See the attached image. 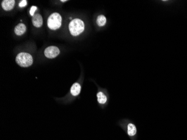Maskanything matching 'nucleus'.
<instances>
[{"mask_svg":"<svg viewBox=\"0 0 187 140\" xmlns=\"http://www.w3.org/2000/svg\"><path fill=\"white\" fill-rule=\"evenodd\" d=\"M85 24L84 21L79 19L72 20L69 24V30L73 36H77L84 31Z\"/></svg>","mask_w":187,"mask_h":140,"instance_id":"1","label":"nucleus"},{"mask_svg":"<svg viewBox=\"0 0 187 140\" xmlns=\"http://www.w3.org/2000/svg\"><path fill=\"white\" fill-rule=\"evenodd\" d=\"M16 62L22 67H28L32 65L33 59L29 53L21 52L16 57Z\"/></svg>","mask_w":187,"mask_h":140,"instance_id":"2","label":"nucleus"},{"mask_svg":"<svg viewBox=\"0 0 187 140\" xmlns=\"http://www.w3.org/2000/svg\"><path fill=\"white\" fill-rule=\"evenodd\" d=\"M62 25V17L59 14L54 12L51 15L47 20L48 28L51 30L59 29Z\"/></svg>","mask_w":187,"mask_h":140,"instance_id":"3","label":"nucleus"},{"mask_svg":"<svg viewBox=\"0 0 187 140\" xmlns=\"http://www.w3.org/2000/svg\"><path fill=\"white\" fill-rule=\"evenodd\" d=\"M60 53L59 49L56 46H49L46 48L44 51V55L48 58H55Z\"/></svg>","mask_w":187,"mask_h":140,"instance_id":"4","label":"nucleus"},{"mask_svg":"<svg viewBox=\"0 0 187 140\" xmlns=\"http://www.w3.org/2000/svg\"><path fill=\"white\" fill-rule=\"evenodd\" d=\"M15 1L14 0H4L2 2V7L5 11H10L14 7Z\"/></svg>","mask_w":187,"mask_h":140,"instance_id":"5","label":"nucleus"},{"mask_svg":"<svg viewBox=\"0 0 187 140\" xmlns=\"http://www.w3.org/2000/svg\"><path fill=\"white\" fill-rule=\"evenodd\" d=\"M32 23L36 28H40L43 25V18L40 14H35L32 18Z\"/></svg>","mask_w":187,"mask_h":140,"instance_id":"6","label":"nucleus"},{"mask_svg":"<svg viewBox=\"0 0 187 140\" xmlns=\"http://www.w3.org/2000/svg\"><path fill=\"white\" fill-rule=\"evenodd\" d=\"M26 31V27L24 24H19L16 25L15 28V33L19 36L24 34Z\"/></svg>","mask_w":187,"mask_h":140,"instance_id":"7","label":"nucleus"},{"mask_svg":"<svg viewBox=\"0 0 187 140\" xmlns=\"http://www.w3.org/2000/svg\"><path fill=\"white\" fill-rule=\"evenodd\" d=\"M71 93L73 96L76 97L81 92V86L78 83H75L72 85L70 90Z\"/></svg>","mask_w":187,"mask_h":140,"instance_id":"8","label":"nucleus"},{"mask_svg":"<svg viewBox=\"0 0 187 140\" xmlns=\"http://www.w3.org/2000/svg\"><path fill=\"white\" fill-rule=\"evenodd\" d=\"M127 133L130 136H134L137 133L136 126L132 123H129L127 126Z\"/></svg>","mask_w":187,"mask_h":140,"instance_id":"9","label":"nucleus"},{"mask_svg":"<svg viewBox=\"0 0 187 140\" xmlns=\"http://www.w3.org/2000/svg\"><path fill=\"white\" fill-rule=\"evenodd\" d=\"M97 99L99 103L101 104H104L107 101V97L103 92H99L97 94Z\"/></svg>","mask_w":187,"mask_h":140,"instance_id":"10","label":"nucleus"},{"mask_svg":"<svg viewBox=\"0 0 187 140\" xmlns=\"http://www.w3.org/2000/svg\"><path fill=\"white\" fill-rule=\"evenodd\" d=\"M96 23H97V24L99 26H104L106 23V19L105 16H104L103 15H99L97 18Z\"/></svg>","mask_w":187,"mask_h":140,"instance_id":"11","label":"nucleus"},{"mask_svg":"<svg viewBox=\"0 0 187 140\" xmlns=\"http://www.w3.org/2000/svg\"><path fill=\"white\" fill-rule=\"evenodd\" d=\"M37 7L36 6H33L32 7H31V9H30V15H32V16H33L34 15V12H35V11H36L37 10Z\"/></svg>","mask_w":187,"mask_h":140,"instance_id":"12","label":"nucleus"},{"mask_svg":"<svg viewBox=\"0 0 187 140\" xmlns=\"http://www.w3.org/2000/svg\"><path fill=\"white\" fill-rule=\"evenodd\" d=\"M27 4V1H26V0H23V1H21L19 3V6L20 7H24V6H25Z\"/></svg>","mask_w":187,"mask_h":140,"instance_id":"13","label":"nucleus"},{"mask_svg":"<svg viewBox=\"0 0 187 140\" xmlns=\"http://www.w3.org/2000/svg\"><path fill=\"white\" fill-rule=\"evenodd\" d=\"M67 1L66 0H63V1H61V2H66Z\"/></svg>","mask_w":187,"mask_h":140,"instance_id":"14","label":"nucleus"}]
</instances>
